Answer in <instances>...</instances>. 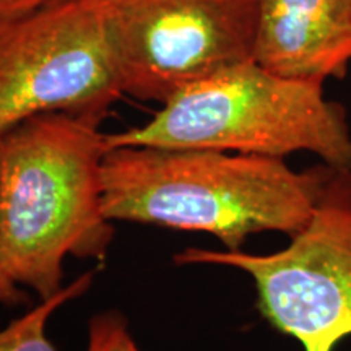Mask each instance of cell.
Segmentation results:
<instances>
[{
  "label": "cell",
  "instance_id": "6da1fadb",
  "mask_svg": "<svg viewBox=\"0 0 351 351\" xmlns=\"http://www.w3.org/2000/svg\"><path fill=\"white\" fill-rule=\"evenodd\" d=\"M335 169L295 171L283 158L247 153L112 148L103 160V208L111 221L208 232L239 251L256 232L302 230Z\"/></svg>",
  "mask_w": 351,
  "mask_h": 351
},
{
  "label": "cell",
  "instance_id": "7a4b0ae2",
  "mask_svg": "<svg viewBox=\"0 0 351 351\" xmlns=\"http://www.w3.org/2000/svg\"><path fill=\"white\" fill-rule=\"evenodd\" d=\"M101 121L46 112L0 135V263L39 300L64 288L65 257L103 261L112 243Z\"/></svg>",
  "mask_w": 351,
  "mask_h": 351
},
{
  "label": "cell",
  "instance_id": "3957f363",
  "mask_svg": "<svg viewBox=\"0 0 351 351\" xmlns=\"http://www.w3.org/2000/svg\"><path fill=\"white\" fill-rule=\"evenodd\" d=\"M108 150L156 147L285 158L309 152L351 171V130L322 83L285 78L254 60L200 78L163 103L150 121L106 134Z\"/></svg>",
  "mask_w": 351,
  "mask_h": 351
},
{
  "label": "cell",
  "instance_id": "277c9868",
  "mask_svg": "<svg viewBox=\"0 0 351 351\" xmlns=\"http://www.w3.org/2000/svg\"><path fill=\"white\" fill-rule=\"evenodd\" d=\"M176 263H213L245 271L257 307L302 351H333L351 335V171L335 169L309 221L282 251L254 256L189 247Z\"/></svg>",
  "mask_w": 351,
  "mask_h": 351
},
{
  "label": "cell",
  "instance_id": "5b68a950",
  "mask_svg": "<svg viewBox=\"0 0 351 351\" xmlns=\"http://www.w3.org/2000/svg\"><path fill=\"white\" fill-rule=\"evenodd\" d=\"M122 95L93 0H52L0 19V135L38 114L104 117Z\"/></svg>",
  "mask_w": 351,
  "mask_h": 351
},
{
  "label": "cell",
  "instance_id": "8992f818",
  "mask_svg": "<svg viewBox=\"0 0 351 351\" xmlns=\"http://www.w3.org/2000/svg\"><path fill=\"white\" fill-rule=\"evenodd\" d=\"M124 95L166 99L252 60L257 0H93Z\"/></svg>",
  "mask_w": 351,
  "mask_h": 351
},
{
  "label": "cell",
  "instance_id": "52a82bcc",
  "mask_svg": "<svg viewBox=\"0 0 351 351\" xmlns=\"http://www.w3.org/2000/svg\"><path fill=\"white\" fill-rule=\"evenodd\" d=\"M252 60L276 75L322 83L351 64V0H257Z\"/></svg>",
  "mask_w": 351,
  "mask_h": 351
},
{
  "label": "cell",
  "instance_id": "ba28073f",
  "mask_svg": "<svg viewBox=\"0 0 351 351\" xmlns=\"http://www.w3.org/2000/svg\"><path fill=\"white\" fill-rule=\"evenodd\" d=\"M91 283L93 271H86L69 287H64L47 300H41L32 311L12 320L7 327L0 328V351H57L46 337L47 320L65 302L86 293ZM116 315L112 313L101 314L91 320L86 351H104Z\"/></svg>",
  "mask_w": 351,
  "mask_h": 351
},
{
  "label": "cell",
  "instance_id": "9c48e42d",
  "mask_svg": "<svg viewBox=\"0 0 351 351\" xmlns=\"http://www.w3.org/2000/svg\"><path fill=\"white\" fill-rule=\"evenodd\" d=\"M104 351H140L134 339L130 337V333L127 332L125 320L121 315H116V319H114Z\"/></svg>",
  "mask_w": 351,
  "mask_h": 351
},
{
  "label": "cell",
  "instance_id": "30bf717a",
  "mask_svg": "<svg viewBox=\"0 0 351 351\" xmlns=\"http://www.w3.org/2000/svg\"><path fill=\"white\" fill-rule=\"evenodd\" d=\"M26 300H28V296L25 295L23 289H20V285L13 282L3 270L2 263H0V304L16 306Z\"/></svg>",
  "mask_w": 351,
  "mask_h": 351
},
{
  "label": "cell",
  "instance_id": "8fae6325",
  "mask_svg": "<svg viewBox=\"0 0 351 351\" xmlns=\"http://www.w3.org/2000/svg\"><path fill=\"white\" fill-rule=\"evenodd\" d=\"M47 2H52V0H0V19L32 10V8L41 7Z\"/></svg>",
  "mask_w": 351,
  "mask_h": 351
}]
</instances>
